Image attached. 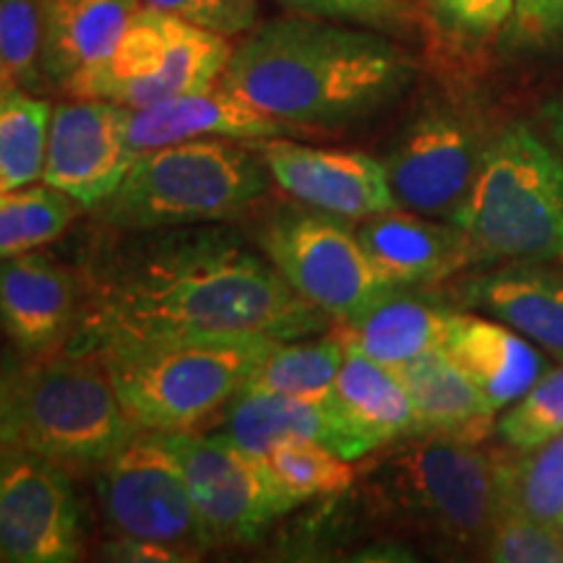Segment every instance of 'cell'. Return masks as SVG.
Segmentation results:
<instances>
[{
  "label": "cell",
  "instance_id": "1",
  "mask_svg": "<svg viewBox=\"0 0 563 563\" xmlns=\"http://www.w3.org/2000/svg\"><path fill=\"white\" fill-rule=\"evenodd\" d=\"M81 279V319L63 350L76 355L118 334L203 329L292 342L334 321L300 298L256 243L220 222L112 232Z\"/></svg>",
  "mask_w": 563,
  "mask_h": 563
},
{
  "label": "cell",
  "instance_id": "2",
  "mask_svg": "<svg viewBox=\"0 0 563 563\" xmlns=\"http://www.w3.org/2000/svg\"><path fill=\"white\" fill-rule=\"evenodd\" d=\"M415 74L384 32L295 13L253 26L220 84L292 131H340L397 102Z\"/></svg>",
  "mask_w": 563,
  "mask_h": 563
},
{
  "label": "cell",
  "instance_id": "3",
  "mask_svg": "<svg viewBox=\"0 0 563 563\" xmlns=\"http://www.w3.org/2000/svg\"><path fill=\"white\" fill-rule=\"evenodd\" d=\"M279 340L262 334L162 329L104 340L100 355L139 431H194L249 384Z\"/></svg>",
  "mask_w": 563,
  "mask_h": 563
},
{
  "label": "cell",
  "instance_id": "4",
  "mask_svg": "<svg viewBox=\"0 0 563 563\" xmlns=\"http://www.w3.org/2000/svg\"><path fill=\"white\" fill-rule=\"evenodd\" d=\"M365 473L368 511L443 551L488 545L498 517L496 464L475 443L410 435Z\"/></svg>",
  "mask_w": 563,
  "mask_h": 563
},
{
  "label": "cell",
  "instance_id": "5",
  "mask_svg": "<svg viewBox=\"0 0 563 563\" xmlns=\"http://www.w3.org/2000/svg\"><path fill=\"white\" fill-rule=\"evenodd\" d=\"M272 175L249 141L191 139L141 152L97 207L110 232L217 224L258 211Z\"/></svg>",
  "mask_w": 563,
  "mask_h": 563
},
{
  "label": "cell",
  "instance_id": "6",
  "mask_svg": "<svg viewBox=\"0 0 563 563\" xmlns=\"http://www.w3.org/2000/svg\"><path fill=\"white\" fill-rule=\"evenodd\" d=\"M452 222L470 238L477 262L563 258V159L525 123L506 125Z\"/></svg>",
  "mask_w": 563,
  "mask_h": 563
},
{
  "label": "cell",
  "instance_id": "7",
  "mask_svg": "<svg viewBox=\"0 0 563 563\" xmlns=\"http://www.w3.org/2000/svg\"><path fill=\"white\" fill-rule=\"evenodd\" d=\"M16 446L68 473L100 470L139 433L100 355L40 357L13 373Z\"/></svg>",
  "mask_w": 563,
  "mask_h": 563
},
{
  "label": "cell",
  "instance_id": "8",
  "mask_svg": "<svg viewBox=\"0 0 563 563\" xmlns=\"http://www.w3.org/2000/svg\"><path fill=\"white\" fill-rule=\"evenodd\" d=\"M232 45L191 21L141 5L110 58L68 89L74 100H108L129 110L217 87Z\"/></svg>",
  "mask_w": 563,
  "mask_h": 563
},
{
  "label": "cell",
  "instance_id": "9",
  "mask_svg": "<svg viewBox=\"0 0 563 563\" xmlns=\"http://www.w3.org/2000/svg\"><path fill=\"white\" fill-rule=\"evenodd\" d=\"M253 243L300 298L334 321L350 319L391 290L378 279L347 220L306 203L285 201L262 211Z\"/></svg>",
  "mask_w": 563,
  "mask_h": 563
},
{
  "label": "cell",
  "instance_id": "10",
  "mask_svg": "<svg viewBox=\"0 0 563 563\" xmlns=\"http://www.w3.org/2000/svg\"><path fill=\"white\" fill-rule=\"evenodd\" d=\"M180 464L188 496L211 548L256 545L298 501L277 483L264 460L224 435L194 431L162 433Z\"/></svg>",
  "mask_w": 563,
  "mask_h": 563
},
{
  "label": "cell",
  "instance_id": "11",
  "mask_svg": "<svg viewBox=\"0 0 563 563\" xmlns=\"http://www.w3.org/2000/svg\"><path fill=\"white\" fill-rule=\"evenodd\" d=\"M97 496L115 534L170 545L191 561L211 551L180 464L159 431H139L97 470Z\"/></svg>",
  "mask_w": 563,
  "mask_h": 563
},
{
  "label": "cell",
  "instance_id": "12",
  "mask_svg": "<svg viewBox=\"0 0 563 563\" xmlns=\"http://www.w3.org/2000/svg\"><path fill=\"white\" fill-rule=\"evenodd\" d=\"M493 136L452 102L426 104L386 154V178L399 207L452 222L481 173Z\"/></svg>",
  "mask_w": 563,
  "mask_h": 563
},
{
  "label": "cell",
  "instance_id": "13",
  "mask_svg": "<svg viewBox=\"0 0 563 563\" xmlns=\"http://www.w3.org/2000/svg\"><path fill=\"white\" fill-rule=\"evenodd\" d=\"M87 551L74 473L30 449L0 452V561L70 563Z\"/></svg>",
  "mask_w": 563,
  "mask_h": 563
},
{
  "label": "cell",
  "instance_id": "14",
  "mask_svg": "<svg viewBox=\"0 0 563 563\" xmlns=\"http://www.w3.org/2000/svg\"><path fill=\"white\" fill-rule=\"evenodd\" d=\"M264 159L272 183L298 203L340 220H365L399 209L384 162L352 150L308 146L290 139L249 141Z\"/></svg>",
  "mask_w": 563,
  "mask_h": 563
},
{
  "label": "cell",
  "instance_id": "15",
  "mask_svg": "<svg viewBox=\"0 0 563 563\" xmlns=\"http://www.w3.org/2000/svg\"><path fill=\"white\" fill-rule=\"evenodd\" d=\"M125 112L108 100L55 104L42 180L81 209L100 207L139 157L125 139Z\"/></svg>",
  "mask_w": 563,
  "mask_h": 563
},
{
  "label": "cell",
  "instance_id": "16",
  "mask_svg": "<svg viewBox=\"0 0 563 563\" xmlns=\"http://www.w3.org/2000/svg\"><path fill=\"white\" fill-rule=\"evenodd\" d=\"M81 308L79 269L37 251L0 258V329L24 357L40 361L66 350Z\"/></svg>",
  "mask_w": 563,
  "mask_h": 563
},
{
  "label": "cell",
  "instance_id": "17",
  "mask_svg": "<svg viewBox=\"0 0 563 563\" xmlns=\"http://www.w3.org/2000/svg\"><path fill=\"white\" fill-rule=\"evenodd\" d=\"M355 235L386 287L433 285L477 264L473 243L454 222H431L402 207L365 217Z\"/></svg>",
  "mask_w": 563,
  "mask_h": 563
},
{
  "label": "cell",
  "instance_id": "18",
  "mask_svg": "<svg viewBox=\"0 0 563 563\" xmlns=\"http://www.w3.org/2000/svg\"><path fill=\"white\" fill-rule=\"evenodd\" d=\"M287 133H292L290 125L274 121L222 84L125 112V139L136 154L191 139L258 141Z\"/></svg>",
  "mask_w": 563,
  "mask_h": 563
},
{
  "label": "cell",
  "instance_id": "19",
  "mask_svg": "<svg viewBox=\"0 0 563 563\" xmlns=\"http://www.w3.org/2000/svg\"><path fill=\"white\" fill-rule=\"evenodd\" d=\"M323 407L355 446L357 460L415 435L412 405L397 368L373 361L347 342Z\"/></svg>",
  "mask_w": 563,
  "mask_h": 563
},
{
  "label": "cell",
  "instance_id": "20",
  "mask_svg": "<svg viewBox=\"0 0 563 563\" xmlns=\"http://www.w3.org/2000/svg\"><path fill=\"white\" fill-rule=\"evenodd\" d=\"M139 0H42V74L68 89L102 66L121 42Z\"/></svg>",
  "mask_w": 563,
  "mask_h": 563
},
{
  "label": "cell",
  "instance_id": "21",
  "mask_svg": "<svg viewBox=\"0 0 563 563\" xmlns=\"http://www.w3.org/2000/svg\"><path fill=\"white\" fill-rule=\"evenodd\" d=\"M452 313L433 295L415 287H391L350 319L336 321L334 332L373 361L399 368L443 347Z\"/></svg>",
  "mask_w": 563,
  "mask_h": 563
},
{
  "label": "cell",
  "instance_id": "22",
  "mask_svg": "<svg viewBox=\"0 0 563 563\" xmlns=\"http://www.w3.org/2000/svg\"><path fill=\"white\" fill-rule=\"evenodd\" d=\"M443 352L467 373L493 412L511 407L545 371L543 355L511 327L470 313H452Z\"/></svg>",
  "mask_w": 563,
  "mask_h": 563
},
{
  "label": "cell",
  "instance_id": "23",
  "mask_svg": "<svg viewBox=\"0 0 563 563\" xmlns=\"http://www.w3.org/2000/svg\"><path fill=\"white\" fill-rule=\"evenodd\" d=\"M456 300L563 355V272L519 262L470 277L456 290Z\"/></svg>",
  "mask_w": 563,
  "mask_h": 563
},
{
  "label": "cell",
  "instance_id": "24",
  "mask_svg": "<svg viewBox=\"0 0 563 563\" xmlns=\"http://www.w3.org/2000/svg\"><path fill=\"white\" fill-rule=\"evenodd\" d=\"M220 435L258 460L287 441H316L344 460H357L355 446L323 402H306L245 386L228 402Z\"/></svg>",
  "mask_w": 563,
  "mask_h": 563
},
{
  "label": "cell",
  "instance_id": "25",
  "mask_svg": "<svg viewBox=\"0 0 563 563\" xmlns=\"http://www.w3.org/2000/svg\"><path fill=\"white\" fill-rule=\"evenodd\" d=\"M397 373L412 405L415 435L477 443L490 431L496 412L443 347L399 365Z\"/></svg>",
  "mask_w": 563,
  "mask_h": 563
},
{
  "label": "cell",
  "instance_id": "26",
  "mask_svg": "<svg viewBox=\"0 0 563 563\" xmlns=\"http://www.w3.org/2000/svg\"><path fill=\"white\" fill-rule=\"evenodd\" d=\"M498 517L532 519V522L563 525V433L543 446L519 452L509 460H496Z\"/></svg>",
  "mask_w": 563,
  "mask_h": 563
},
{
  "label": "cell",
  "instance_id": "27",
  "mask_svg": "<svg viewBox=\"0 0 563 563\" xmlns=\"http://www.w3.org/2000/svg\"><path fill=\"white\" fill-rule=\"evenodd\" d=\"M344 361L340 334L323 332L319 340L302 336L300 342H277L269 355L251 373L245 389L285 394L306 402H323L332 391L336 373Z\"/></svg>",
  "mask_w": 563,
  "mask_h": 563
},
{
  "label": "cell",
  "instance_id": "28",
  "mask_svg": "<svg viewBox=\"0 0 563 563\" xmlns=\"http://www.w3.org/2000/svg\"><path fill=\"white\" fill-rule=\"evenodd\" d=\"M53 108L24 89H0V196L42 178Z\"/></svg>",
  "mask_w": 563,
  "mask_h": 563
},
{
  "label": "cell",
  "instance_id": "29",
  "mask_svg": "<svg viewBox=\"0 0 563 563\" xmlns=\"http://www.w3.org/2000/svg\"><path fill=\"white\" fill-rule=\"evenodd\" d=\"M79 203L53 186L0 196V258L21 256L58 241L79 214Z\"/></svg>",
  "mask_w": 563,
  "mask_h": 563
},
{
  "label": "cell",
  "instance_id": "30",
  "mask_svg": "<svg viewBox=\"0 0 563 563\" xmlns=\"http://www.w3.org/2000/svg\"><path fill=\"white\" fill-rule=\"evenodd\" d=\"M266 467L298 504L342 496L355 483L350 460L316 441H287L264 456Z\"/></svg>",
  "mask_w": 563,
  "mask_h": 563
},
{
  "label": "cell",
  "instance_id": "31",
  "mask_svg": "<svg viewBox=\"0 0 563 563\" xmlns=\"http://www.w3.org/2000/svg\"><path fill=\"white\" fill-rule=\"evenodd\" d=\"M42 0H0V89L42 87Z\"/></svg>",
  "mask_w": 563,
  "mask_h": 563
},
{
  "label": "cell",
  "instance_id": "32",
  "mask_svg": "<svg viewBox=\"0 0 563 563\" xmlns=\"http://www.w3.org/2000/svg\"><path fill=\"white\" fill-rule=\"evenodd\" d=\"M498 433L514 452H530L563 433V365L548 371L498 420Z\"/></svg>",
  "mask_w": 563,
  "mask_h": 563
},
{
  "label": "cell",
  "instance_id": "33",
  "mask_svg": "<svg viewBox=\"0 0 563 563\" xmlns=\"http://www.w3.org/2000/svg\"><path fill=\"white\" fill-rule=\"evenodd\" d=\"M490 561L501 563H563V532L522 517H496L488 545Z\"/></svg>",
  "mask_w": 563,
  "mask_h": 563
},
{
  "label": "cell",
  "instance_id": "34",
  "mask_svg": "<svg viewBox=\"0 0 563 563\" xmlns=\"http://www.w3.org/2000/svg\"><path fill=\"white\" fill-rule=\"evenodd\" d=\"M302 16L344 21L378 32H402L410 24L405 0H279Z\"/></svg>",
  "mask_w": 563,
  "mask_h": 563
},
{
  "label": "cell",
  "instance_id": "35",
  "mask_svg": "<svg viewBox=\"0 0 563 563\" xmlns=\"http://www.w3.org/2000/svg\"><path fill=\"white\" fill-rule=\"evenodd\" d=\"M222 37L249 34L258 24V0H141Z\"/></svg>",
  "mask_w": 563,
  "mask_h": 563
},
{
  "label": "cell",
  "instance_id": "36",
  "mask_svg": "<svg viewBox=\"0 0 563 563\" xmlns=\"http://www.w3.org/2000/svg\"><path fill=\"white\" fill-rule=\"evenodd\" d=\"M431 13L449 37L481 42L509 24L514 0H431Z\"/></svg>",
  "mask_w": 563,
  "mask_h": 563
},
{
  "label": "cell",
  "instance_id": "37",
  "mask_svg": "<svg viewBox=\"0 0 563 563\" xmlns=\"http://www.w3.org/2000/svg\"><path fill=\"white\" fill-rule=\"evenodd\" d=\"M511 37L527 45L563 42V0H514Z\"/></svg>",
  "mask_w": 563,
  "mask_h": 563
},
{
  "label": "cell",
  "instance_id": "38",
  "mask_svg": "<svg viewBox=\"0 0 563 563\" xmlns=\"http://www.w3.org/2000/svg\"><path fill=\"white\" fill-rule=\"evenodd\" d=\"M100 555L108 561H129V563H178L191 561L186 553L175 551L170 545L154 543V540L131 538V534H115L110 543L100 548Z\"/></svg>",
  "mask_w": 563,
  "mask_h": 563
},
{
  "label": "cell",
  "instance_id": "39",
  "mask_svg": "<svg viewBox=\"0 0 563 563\" xmlns=\"http://www.w3.org/2000/svg\"><path fill=\"white\" fill-rule=\"evenodd\" d=\"M13 373L0 368V452L16 446V415H13Z\"/></svg>",
  "mask_w": 563,
  "mask_h": 563
},
{
  "label": "cell",
  "instance_id": "40",
  "mask_svg": "<svg viewBox=\"0 0 563 563\" xmlns=\"http://www.w3.org/2000/svg\"><path fill=\"white\" fill-rule=\"evenodd\" d=\"M545 123H548V131H551V136H553V144L563 152V91L555 97L553 102H548Z\"/></svg>",
  "mask_w": 563,
  "mask_h": 563
},
{
  "label": "cell",
  "instance_id": "41",
  "mask_svg": "<svg viewBox=\"0 0 563 563\" xmlns=\"http://www.w3.org/2000/svg\"><path fill=\"white\" fill-rule=\"evenodd\" d=\"M561 532H563V525H561Z\"/></svg>",
  "mask_w": 563,
  "mask_h": 563
}]
</instances>
